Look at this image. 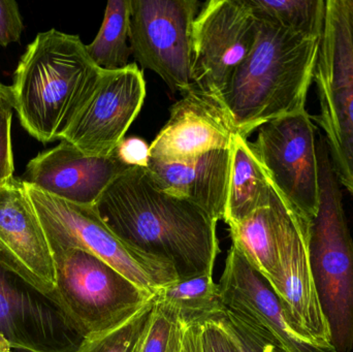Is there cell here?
<instances>
[{
  "label": "cell",
  "instance_id": "obj_1",
  "mask_svg": "<svg viewBox=\"0 0 353 352\" xmlns=\"http://www.w3.org/2000/svg\"><path fill=\"white\" fill-rule=\"evenodd\" d=\"M95 208L120 240L171 265L178 280L213 273L220 251L218 221L159 189L146 167H130L116 178Z\"/></svg>",
  "mask_w": 353,
  "mask_h": 352
},
{
  "label": "cell",
  "instance_id": "obj_2",
  "mask_svg": "<svg viewBox=\"0 0 353 352\" xmlns=\"http://www.w3.org/2000/svg\"><path fill=\"white\" fill-rule=\"evenodd\" d=\"M256 19L254 43L221 96L236 132L246 138L272 120L306 109L321 48V37Z\"/></svg>",
  "mask_w": 353,
  "mask_h": 352
},
{
  "label": "cell",
  "instance_id": "obj_3",
  "mask_svg": "<svg viewBox=\"0 0 353 352\" xmlns=\"http://www.w3.org/2000/svg\"><path fill=\"white\" fill-rule=\"evenodd\" d=\"M103 70L79 35L39 32L21 56L10 86L22 127L45 145L59 140Z\"/></svg>",
  "mask_w": 353,
  "mask_h": 352
},
{
  "label": "cell",
  "instance_id": "obj_4",
  "mask_svg": "<svg viewBox=\"0 0 353 352\" xmlns=\"http://www.w3.org/2000/svg\"><path fill=\"white\" fill-rule=\"evenodd\" d=\"M321 205L311 222L309 256L321 311L337 352L353 349V240L325 138L317 140Z\"/></svg>",
  "mask_w": 353,
  "mask_h": 352
},
{
  "label": "cell",
  "instance_id": "obj_5",
  "mask_svg": "<svg viewBox=\"0 0 353 352\" xmlns=\"http://www.w3.org/2000/svg\"><path fill=\"white\" fill-rule=\"evenodd\" d=\"M54 262L56 287L51 299L84 339L122 326L154 298L84 250H68L54 256Z\"/></svg>",
  "mask_w": 353,
  "mask_h": 352
},
{
  "label": "cell",
  "instance_id": "obj_6",
  "mask_svg": "<svg viewBox=\"0 0 353 352\" xmlns=\"http://www.w3.org/2000/svg\"><path fill=\"white\" fill-rule=\"evenodd\" d=\"M24 185L53 258L68 250H84L154 295L178 281L171 265L142 253L120 240L105 225L95 207L72 204L34 186Z\"/></svg>",
  "mask_w": 353,
  "mask_h": 352
},
{
  "label": "cell",
  "instance_id": "obj_7",
  "mask_svg": "<svg viewBox=\"0 0 353 352\" xmlns=\"http://www.w3.org/2000/svg\"><path fill=\"white\" fill-rule=\"evenodd\" d=\"M314 82L319 114L340 184L353 198V41L344 0H327Z\"/></svg>",
  "mask_w": 353,
  "mask_h": 352
},
{
  "label": "cell",
  "instance_id": "obj_8",
  "mask_svg": "<svg viewBox=\"0 0 353 352\" xmlns=\"http://www.w3.org/2000/svg\"><path fill=\"white\" fill-rule=\"evenodd\" d=\"M196 0H130V47L145 70L173 92L192 85V28Z\"/></svg>",
  "mask_w": 353,
  "mask_h": 352
},
{
  "label": "cell",
  "instance_id": "obj_9",
  "mask_svg": "<svg viewBox=\"0 0 353 352\" xmlns=\"http://www.w3.org/2000/svg\"><path fill=\"white\" fill-rule=\"evenodd\" d=\"M316 127L307 110L272 120L259 128L250 147L274 185L308 220L321 205Z\"/></svg>",
  "mask_w": 353,
  "mask_h": 352
},
{
  "label": "cell",
  "instance_id": "obj_10",
  "mask_svg": "<svg viewBox=\"0 0 353 352\" xmlns=\"http://www.w3.org/2000/svg\"><path fill=\"white\" fill-rule=\"evenodd\" d=\"M145 97L146 82L136 63L119 70H103L59 140L86 155L109 156L138 117Z\"/></svg>",
  "mask_w": 353,
  "mask_h": 352
},
{
  "label": "cell",
  "instance_id": "obj_11",
  "mask_svg": "<svg viewBox=\"0 0 353 352\" xmlns=\"http://www.w3.org/2000/svg\"><path fill=\"white\" fill-rule=\"evenodd\" d=\"M257 19L246 0H210L192 28V85L221 101L226 85L248 55Z\"/></svg>",
  "mask_w": 353,
  "mask_h": 352
},
{
  "label": "cell",
  "instance_id": "obj_12",
  "mask_svg": "<svg viewBox=\"0 0 353 352\" xmlns=\"http://www.w3.org/2000/svg\"><path fill=\"white\" fill-rule=\"evenodd\" d=\"M0 336L25 352H76L83 338L57 304L0 260Z\"/></svg>",
  "mask_w": 353,
  "mask_h": 352
},
{
  "label": "cell",
  "instance_id": "obj_13",
  "mask_svg": "<svg viewBox=\"0 0 353 352\" xmlns=\"http://www.w3.org/2000/svg\"><path fill=\"white\" fill-rule=\"evenodd\" d=\"M226 311L263 329L288 352H337L307 336L290 320L267 279L232 245L219 283Z\"/></svg>",
  "mask_w": 353,
  "mask_h": 352
},
{
  "label": "cell",
  "instance_id": "obj_14",
  "mask_svg": "<svg viewBox=\"0 0 353 352\" xmlns=\"http://www.w3.org/2000/svg\"><path fill=\"white\" fill-rule=\"evenodd\" d=\"M0 260L43 295L55 291V262L21 178L0 185Z\"/></svg>",
  "mask_w": 353,
  "mask_h": 352
},
{
  "label": "cell",
  "instance_id": "obj_15",
  "mask_svg": "<svg viewBox=\"0 0 353 352\" xmlns=\"http://www.w3.org/2000/svg\"><path fill=\"white\" fill-rule=\"evenodd\" d=\"M169 121L149 147L150 158L167 163L188 161L232 147L239 134L217 97L192 86L172 105Z\"/></svg>",
  "mask_w": 353,
  "mask_h": 352
},
{
  "label": "cell",
  "instance_id": "obj_16",
  "mask_svg": "<svg viewBox=\"0 0 353 352\" xmlns=\"http://www.w3.org/2000/svg\"><path fill=\"white\" fill-rule=\"evenodd\" d=\"M128 169L115 152L90 156L61 141L31 159L21 179L60 200L95 207L110 184Z\"/></svg>",
  "mask_w": 353,
  "mask_h": 352
},
{
  "label": "cell",
  "instance_id": "obj_17",
  "mask_svg": "<svg viewBox=\"0 0 353 352\" xmlns=\"http://www.w3.org/2000/svg\"><path fill=\"white\" fill-rule=\"evenodd\" d=\"M311 221L302 219L282 248L279 274L271 285L290 320L316 342L331 344V334L315 289L310 256Z\"/></svg>",
  "mask_w": 353,
  "mask_h": 352
},
{
  "label": "cell",
  "instance_id": "obj_18",
  "mask_svg": "<svg viewBox=\"0 0 353 352\" xmlns=\"http://www.w3.org/2000/svg\"><path fill=\"white\" fill-rule=\"evenodd\" d=\"M230 161L232 147L188 161L167 163L150 158L146 169L159 189L197 205L219 221L225 215Z\"/></svg>",
  "mask_w": 353,
  "mask_h": 352
},
{
  "label": "cell",
  "instance_id": "obj_19",
  "mask_svg": "<svg viewBox=\"0 0 353 352\" xmlns=\"http://www.w3.org/2000/svg\"><path fill=\"white\" fill-rule=\"evenodd\" d=\"M302 219L306 218L272 182L269 202L245 220L228 225L232 245L272 285L279 274L282 248Z\"/></svg>",
  "mask_w": 353,
  "mask_h": 352
},
{
  "label": "cell",
  "instance_id": "obj_20",
  "mask_svg": "<svg viewBox=\"0 0 353 352\" xmlns=\"http://www.w3.org/2000/svg\"><path fill=\"white\" fill-rule=\"evenodd\" d=\"M272 182L246 138L236 134L232 144L230 183L223 220H245L269 202Z\"/></svg>",
  "mask_w": 353,
  "mask_h": 352
},
{
  "label": "cell",
  "instance_id": "obj_21",
  "mask_svg": "<svg viewBox=\"0 0 353 352\" xmlns=\"http://www.w3.org/2000/svg\"><path fill=\"white\" fill-rule=\"evenodd\" d=\"M155 301L159 308L175 316L185 329L219 320L225 312L213 273L171 283L157 291Z\"/></svg>",
  "mask_w": 353,
  "mask_h": 352
},
{
  "label": "cell",
  "instance_id": "obj_22",
  "mask_svg": "<svg viewBox=\"0 0 353 352\" xmlns=\"http://www.w3.org/2000/svg\"><path fill=\"white\" fill-rule=\"evenodd\" d=\"M130 0H110L103 24L90 45H86L91 59L103 70H119L128 65Z\"/></svg>",
  "mask_w": 353,
  "mask_h": 352
},
{
  "label": "cell",
  "instance_id": "obj_23",
  "mask_svg": "<svg viewBox=\"0 0 353 352\" xmlns=\"http://www.w3.org/2000/svg\"><path fill=\"white\" fill-rule=\"evenodd\" d=\"M256 18L277 23L285 28L321 37L327 0H246Z\"/></svg>",
  "mask_w": 353,
  "mask_h": 352
},
{
  "label": "cell",
  "instance_id": "obj_24",
  "mask_svg": "<svg viewBox=\"0 0 353 352\" xmlns=\"http://www.w3.org/2000/svg\"><path fill=\"white\" fill-rule=\"evenodd\" d=\"M155 313V296L122 326L83 340L76 352H141Z\"/></svg>",
  "mask_w": 353,
  "mask_h": 352
},
{
  "label": "cell",
  "instance_id": "obj_25",
  "mask_svg": "<svg viewBox=\"0 0 353 352\" xmlns=\"http://www.w3.org/2000/svg\"><path fill=\"white\" fill-rule=\"evenodd\" d=\"M186 329L175 316L159 308L155 313L141 352H180Z\"/></svg>",
  "mask_w": 353,
  "mask_h": 352
},
{
  "label": "cell",
  "instance_id": "obj_26",
  "mask_svg": "<svg viewBox=\"0 0 353 352\" xmlns=\"http://www.w3.org/2000/svg\"><path fill=\"white\" fill-rule=\"evenodd\" d=\"M223 320L236 339L241 352H288L269 333L226 310Z\"/></svg>",
  "mask_w": 353,
  "mask_h": 352
},
{
  "label": "cell",
  "instance_id": "obj_27",
  "mask_svg": "<svg viewBox=\"0 0 353 352\" xmlns=\"http://www.w3.org/2000/svg\"><path fill=\"white\" fill-rule=\"evenodd\" d=\"M201 338L203 352H241L236 339L224 322L223 316L203 324Z\"/></svg>",
  "mask_w": 353,
  "mask_h": 352
},
{
  "label": "cell",
  "instance_id": "obj_28",
  "mask_svg": "<svg viewBox=\"0 0 353 352\" xmlns=\"http://www.w3.org/2000/svg\"><path fill=\"white\" fill-rule=\"evenodd\" d=\"M24 30V22L14 0H0V47L18 43Z\"/></svg>",
  "mask_w": 353,
  "mask_h": 352
},
{
  "label": "cell",
  "instance_id": "obj_29",
  "mask_svg": "<svg viewBox=\"0 0 353 352\" xmlns=\"http://www.w3.org/2000/svg\"><path fill=\"white\" fill-rule=\"evenodd\" d=\"M12 120V112L0 116V185L14 177Z\"/></svg>",
  "mask_w": 353,
  "mask_h": 352
},
{
  "label": "cell",
  "instance_id": "obj_30",
  "mask_svg": "<svg viewBox=\"0 0 353 352\" xmlns=\"http://www.w3.org/2000/svg\"><path fill=\"white\" fill-rule=\"evenodd\" d=\"M149 145L138 136L124 138L118 145L115 154L118 158L130 167H147L150 161Z\"/></svg>",
  "mask_w": 353,
  "mask_h": 352
},
{
  "label": "cell",
  "instance_id": "obj_31",
  "mask_svg": "<svg viewBox=\"0 0 353 352\" xmlns=\"http://www.w3.org/2000/svg\"><path fill=\"white\" fill-rule=\"evenodd\" d=\"M201 327L203 326L191 327L185 330L180 352H203L201 338Z\"/></svg>",
  "mask_w": 353,
  "mask_h": 352
},
{
  "label": "cell",
  "instance_id": "obj_32",
  "mask_svg": "<svg viewBox=\"0 0 353 352\" xmlns=\"http://www.w3.org/2000/svg\"><path fill=\"white\" fill-rule=\"evenodd\" d=\"M14 110V99L12 88L0 81V116Z\"/></svg>",
  "mask_w": 353,
  "mask_h": 352
},
{
  "label": "cell",
  "instance_id": "obj_33",
  "mask_svg": "<svg viewBox=\"0 0 353 352\" xmlns=\"http://www.w3.org/2000/svg\"><path fill=\"white\" fill-rule=\"evenodd\" d=\"M344 4H345L346 12H347L348 21H350L353 41V0H344Z\"/></svg>",
  "mask_w": 353,
  "mask_h": 352
},
{
  "label": "cell",
  "instance_id": "obj_34",
  "mask_svg": "<svg viewBox=\"0 0 353 352\" xmlns=\"http://www.w3.org/2000/svg\"><path fill=\"white\" fill-rule=\"evenodd\" d=\"M10 345L8 344V341L3 338V337L0 336V352H25V351H12Z\"/></svg>",
  "mask_w": 353,
  "mask_h": 352
}]
</instances>
